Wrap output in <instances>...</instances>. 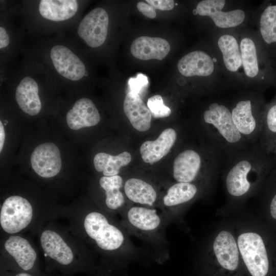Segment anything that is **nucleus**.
I'll use <instances>...</instances> for the list:
<instances>
[{
    "label": "nucleus",
    "mask_w": 276,
    "mask_h": 276,
    "mask_svg": "<svg viewBox=\"0 0 276 276\" xmlns=\"http://www.w3.org/2000/svg\"><path fill=\"white\" fill-rule=\"evenodd\" d=\"M103 209L84 206L65 207L64 218L72 231L89 247L100 254H116L124 246L126 237L122 229Z\"/></svg>",
    "instance_id": "obj_1"
},
{
    "label": "nucleus",
    "mask_w": 276,
    "mask_h": 276,
    "mask_svg": "<svg viewBox=\"0 0 276 276\" xmlns=\"http://www.w3.org/2000/svg\"><path fill=\"white\" fill-rule=\"evenodd\" d=\"M64 215L65 207L37 204L24 196L10 195L1 203V229L5 235L37 234L48 222Z\"/></svg>",
    "instance_id": "obj_2"
},
{
    "label": "nucleus",
    "mask_w": 276,
    "mask_h": 276,
    "mask_svg": "<svg viewBox=\"0 0 276 276\" xmlns=\"http://www.w3.org/2000/svg\"><path fill=\"white\" fill-rule=\"evenodd\" d=\"M263 152L258 144L249 145L223 159L225 187L230 195L240 197L250 192L254 182L268 167Z\"/></svg>",
    "instance_id": "obj_3"
},
{
    "label": "nucleus",
    "mask_w": 276,
    "mask_h": 276,
    "mask_svg": "<svg viewBox=\"0 0 276 276\" xmlns=\"http://www.w3.org/2000/svg\"><path fill=\"white\" fill-rule=\"evenodd\" d=\"M53 220L36 234L44 257L61 265L68 266L92 254L90 249L72 231L68 225Z\"/></svg>",
    "instance_id": "obj_4"
},
{
    "label": "nucleus",
    "mask_w": 276,
    "mask_h": 276,
    "mask_svg": "<svg viewBox=\"0 0 276 276\" xmlns=\"http://www.w3.org/2000/svg\"><path fill=\"white\" fill-rule=\"evenodd\" d=\"M203 121L208 132V144L223 159L250 145L238 131L226 106L216 102L210 104L203 112Z\"/></svg>",
    "instance_id": "obj_5"
},
{
    "label": "nucleus",
    "mask_w": 276,
    "mask_h": 276,
    "mask_svg": "<svg viewBox=\"0 0 276 276\" xmlns=\"http://www.w3.org/2000/svg\"><path fill=\"white\" fill-rule=\"evenodd\" d=\"M222 156L217 151L204 157L195 150H184L174 160L173 177L178 182L192 183L204 168L217 171L222 167Z\"/></svg>",
    "instance_id": "obj_6"
},
{
    "label": "nucleus",
    "mask_w": 276,
    "mask_h": 276,
    "mask_svg": "<svg viewBox=\"0 0 276 276\" xmlns=\"http://www.w3.org/2000/svg\"><path fill=\"white\" fill-rule=\"evenodd\" d=\"M237 245L251 275L266 276L269 269V261L261 236L254 232L242 233L238 238Z\"/></svg>",
    "instance_id": "obj_7"
},
{
    "label": "nucleus",
    "mask_w": 276,
    "mask_h": 276,
    "mask_svg": "<svg viewBox=\"0 0 276 276\" xmlns=\"http://www.w3.org/2000/svg\"><path fill=\"white\" fill-rule=\"evenodd\" d=\"M1 255L12 259L25 271L31 270L38 258L35 246L22 235H5L1 240Z\"/></svg>",
    "instance_id": "obj_8"
},
{
    "label": "nucleus",
    "mask_w": 276,
    "mask_h": 276,
    "mask_svg": "<svg viewBox=\"0 0 276 276\" xmlns=\"http://www.w3.org/2000/svg\"><path fill=\"white\" fill-rule=\"evenodd\" d=\"M108 23L107 12L102 8H96L86 14L80 22L78 34L88 46L100 47L106 39Z\"/></svg>",
    "instance_id": "obj_9"
},
{
    "label": "nucleus",
    "mask_w": 276,
    "mask_h": 276,
    "mask_svg": "<svg viewBox=\"0 0 276 276\" xmlns=\"http://www.w3.org/2000/svg\"><path fill=\"white\" fill-rule=\"evenodd\" d=\"M32 168L39 176L52 178L60 172L62 161L59 149L53 143L47 142L36 146L32 152Z\"/></svg>",
    "instance_id": "obj_10"
},
{
    "label": "nucleus",
    "mask_w": 276,
    "mask_h": 276,
    "mask_svg": "<svg viewBox=\"0 0 276 276\" xmlns=\"http://www.w3.org/2000/svg\"><path fill=\"white\" fill-rule=\"evenodd\" d=\"M231 112L235 125L247 142L258 144L263 123L254 114L251 101H238Z\"/></svg>",
    "instance_id": "obj_11"
},
{
    "label": "nucleus",
    "mask_w": 276,
    "mask_h": 276,
    "mask_svg": "<svg viewBox=\"0 0 276 276\" xmlns=\"http://www.w3.org/2000/svg\"><path fill=\"white\" fill-rule=\"evenodd\" d=\"M50 57L57 72L64 78L77 81L84 76V63L67 47L62 45L54 46L51 50Z\"/></svg>",
    "instance_id": "obj_12"
},
{
    "label": "nucleus",
    "mask_w": 276,
    "mask_h": 276,
    "mask_svg": "<svg viewBox=\"0 0 276 276\" xmlns=\"http://www.w3.org/2000/svg\"><path fill=\"white\" fill-rule=\"evenodd\" d=\"M225 3L224 0H203L196 6V12L201 16H210L215 24L221 28L236 27L245 18L242 10L237 9L228 12L221 11Z\"/></svg>",
    "instance_id": "obj_13"
},
{
    "label": "nucleus",
    "mask_w": 276,
    "mask_h": 276,
    "mask_svg": "<svg viewBox=\"0 0 276 276\" xmlns=\"http://www.w3.org/2000/svg\"><path fill=\"white\" fill-rule=\"evenodd\" d=\"M124 213L127 223L138 232L154 233L162 226V218L154 208L133 206Z\"/></svg>",
    "instance_id": "obj_14"
},
{
    "label": "nucleus",
    "mask_w": 276,
    "mask_h": 276,
    "mask_svg": "<svg viewBox=\"0 0 276 276\" xmlns=\"http://www.w3.org/2000/svg\"><path fill=\"white\" fill-rule=\"evenodd\" d=\"M100 119L95 105L87 98L78 100L66 116L67 126L75 130L95 126L99 123Z\"/></svg>",
    "instance_id": "obj_15"
},
{
    "label": "nucleus",
    "mask_w": 276,
    "mask_h": 276,
    "mask_svg": "<svg viewBox=\"0 0 276 276\" xmlns=\"http://www.w3.org/2000/svg\"><path fill=\"white\" fill-rule=\"evenodd\" d=\"M176 139V131L169 128L165 129L155 140L144 142L140 148L142 159L150 165L157 162L169 152Z\"/></svg>",
    "instance_id": "obj_16"
},
{
    "label": "nucleus",
    "mask_w": 276,
    "mask_h": 276,
    "mask_svg": "<svg viewBox=\"0 0 276 276\" xmlns=\"http://www.w3.org/2000/svg\"><path fill=\"white\" fill-rule=\"evenodd\" d=\"M213 250L219 264L229 270H235L239 263V249L233 235L221 231L215 238Z\"/></svg>",
    "instance_id": "obj_17"
},
{
    "label": "nucleus",
    "mask_w": 276,
    "mask_h": 276,
    "mask_svg": "<svg viewBox=\"0 0 276 276\" xmlns=\"http://www.w3.org/2000/svg\"><path fill=\"white\" fill-rule=\"evenodd\" d=\"M170 46L165 39L141 36L132 43L130 52L135 58L141 60L163 59L169 53Z\"/></svg>",
    "instance_id": "obj_18"
},
{
    "label": "nucleus",
    "mask_w": 276,
    "mask_h": 276,
    "mask_svg": "<svg viewBox=\"0 0 276 276\" xmlns=\"http://www.w3.org/2000/svg\"><path fill=\"white\" fill-rule=\"evenodd\" d=\"M123 109L135 129L145 131L150 128L151 113L139 95L129 91L125 98Z\"/></svg>",
    "instance_id": "obj_19"
},
{
    "label": "nucleus",
    "mask_w": 276,
    "mask_h": 276,
    "mask_svg": "<svg viewBox=\"0 0 276 276\" xmlns=\"http://www.w3.org/2000/svg\"><path fill=\"white\" fill-rule=\"evenodd\" d=\"M104 192L103 210L112 214L122 212L125 204V197L121 189L123 187L122 177L119 175L102 176L99 181Z\"/></svg>",
    "instance_id": "obj_20"
},
{
    "label": "nucleus",
    "mask_w": 276,
    "mask_h": 276,
    "mask_svg": "<svg viewBox=\"0 0 276 276\" xmlns=\"http://www.w3.org/2000/svg\"><path fill=\"white\" fill-rule=\"evenodd\" d=\"M177 67L183 76H208L213 72V59L205 52L193 51L182 57L178 61Z\"/></svg>",
    "instance_id": "obj_21"
},
{
    "label": "nucleus",
    "mask_w": 276,
    "mask_h": 276,
    "mask_svg": "<svg viewBox=\"0 0 276 276\" xmlns=\"http://www.w3.org/2000/svg\"><path fill=\"white\" fill-rule=\"evenodd\" d=\"M15 99L21 109L30 116L38 114L41 110L38 86L30 77H26L21 80L16 89Z\"/></svg>",
    "instance_id": "obj_22"
},
{
    "label": "nucleus",
    "mask_w": 276,
    "mask_h": 276,
    "mask_svg": "<svg viewBox=\"0 0 276 276\" xmlns=\"http://www.w3.org/2000/svg\"><path fill=\"white\" fill-rule=\"evenodd\" d=\"M127 198L133 203L149 208H154L157 198L154 188L147 182L136 178L127 179L124 185Z\"/></svg>",
    "instance_id": "obj_23"
},
{
    "label": "nucleus",
    "mask_w": 276,
    "mask_h": 276,
    "mask_svg": "<svg viewBox=\"0 0 276 276\" xmlns=\"http://www.w3.org/2000/svg\"><path fill=\"white\" fill-rule=\"evenodd\" d=\"M78 9L75 0H41L39 4V11L45 19L54 21L67 20L74 16Z\"/></svg>",
    "instance_id": "obj_24"
},
{
    "label": "nucleus",
    "mask_w": 276,
    "mask_h": 276,
    "mask_svg": "<svg viewBox=\"0 0 276 276\" xmlns=\"http://www.w3.org/2000/svg\"><path fill=\"white\" fill-rule=\"evenodd\" d=\"M131 160L130 154L123 152L117 155L100 152L94 158V165L98 172H102L104 176H112L118 175L120 168L128 165Z\"/></svg>",
    "instance_id": "obj_25"
},
{
    "label": "nucleus",
    "mask_w": 276,
    "mask_h": 276,
    "mask_svg": "<svg viewBox=\"0 0 276 276\" xmlns=\"http://www.w3.org/2000/svg\"><path fill=\"white\" fill-rule=\"evenodd\" d=\"M198 191L196 186L190 182H178L171 186L163 198L166 207H174L191 200Z\"/></svg>",
    "instance_id": "obj_26"
},
{
    "label": "nucleus",
    "mask_w": 276,
    "mask_h": 276,
    "mask_svg": "<svg viewBox=\"0 0 276 276\" xmlns=\"http://www.w3.org/2000/svg\"><path fill=\"white\" fill-rule=\"evenodd\" d=\"M224 65L231 72H236L242 65L241 54L236 39L232 35H224L218 41Z\"/></svg>",
    "instance_id": "obj_27"
},
{
    "label": "nucleus",
    "mask_w": 276,
    "mask_h": 276,
    "mask_svg": "<svg viewBox=\"0 0 276 276\" xmlns=\"http://www.w3.org/2000/svg\"><path fill=\"white\" fill-rule=\"evenodd\" d=\"M242 64L245 74L251 78L257 75L259 71L256 49L253 41L243 38L240 43Z\"/></svg>",
    "instance_id": "obj_28"
},
{
    "label": "nucleus",
    "mask_w": 276,
    "mask_h": 276,
    "mask_svg": "<svg viewBox=\"0 0 276 276\" xmlns=\"http://www.w3.org/2000/svg\"><path fill=\"white\" fill-rule=\"evenodd\" d=\"M260 32L266 43L276 42V5L268 6L262 14Z\"/></svg>",
    "instance_id": "obj_29"
},
{
    "label": "nucleus",
    "mask_w": 276,
    "mask_h": 276,
    "mask_svg": "<svg viewBox=\"0 0 276 276\" xmlns=\"http://www.w3.org/2000/svg\"><path fill=\"white\" fill-rule=\"evenodd\" d=\"M276 135V104L268 111L264 122L263 123L258 144H264L270 137Z\"/></svg>",
    "instance_id": "obj_30"
},
{
    "label": "nucleus",
    "mask_w": 276,
    "mask_h": 276,
    "mask_svg": "<svg viewBox=\"0 0 276 276\" xmlns=\"http://www.w3.org/2000/svg\"><path fill=\"white\" fill-rule=\"evenodd\" d=\"M147 104L152 116L155 118L167 117L171 113L170 108L164 104L162 96L159 95L149 98Z\"/></svg>",
    "instance_id": "obj_31"
},
{
    "label": "nucleus",
    "mask_w": 276,
    "mask_h": 276,
    "mask_svg": "<svg viewBox=\"0 0 276 276\" xmlns=\"http://www.w3.org/2000/svg\"><path fill=\"white\" fill-rule=\"evenodd\" d=\"M148 83L147 77L143 74H139L135 78H130L129 79L128 85L130 91L140 96L145 91Z\"/></svg>",
    "instance_id": "obj_32"
},
{
    "label": "nucleus",
    "mask_w": 276,
    "mask_h": 276,
    "mask_svg": "<svg viewBox=\"0 0 276 276\" xmlns=\"http://www.w3.org/2000/svg\"><path fill=\"white\" fill-rule=\"evenodd\" d=\"M146 2L153 8L160 10H170L175 4L173 0H146Z\"/></svg>",
    "instance_id": "obj_33"
},
{
    "label": "nucleus",
    "mask_w": 276,
    "mask_h": 276,
    "mask_svg": "<svg viewBox=\"0 0 276 276\" xmlns=\"http://www.w3.org/2000/svg\"><path fill=\"white\" fill-rule=\"evenodd\" d=\"M137 8L144 16L149 18H154L156 13L154 8L149 4L144 2H140L137 4Z\"/></svg>",
    "instance_id": "obj_34"
},
{
    "label": "nucleus",
    "mask_w": 276,
    "mask_h": 276,
    "mask_svg": "<svg viewBox=\"0 0 276 276\" xmlns=\"http://www.w3.org/2000/svg\"><path fill=\"white\" fill-rule=\"evenodd\" d=\"M10 43L9 35L4 28L0 27V48L7 47Z\"/></svg>",
    "instance_id": "obj_35"
},
{
    "label": "nucleus",
    "mask_w": 276,
    "mask_h": 276,
    "mask_svg": "<svg viewBox=\"0 0 276 276\" xmlns=\"http://www.w3.org/2000/svg\"><path fill=\"white\" fill-rule=\"evenodd\" d=\"M5 130L2 121H0V152H1L5 141Z\"/></svg>",
    "instance_id": "obj_36"
},
{
    "label": "nucleus",
    "mask_w": 276,
    "mask_h": 276,
    "mask_svg": "<svg viewBox=\"0 0 276 276\" xmlns=\"http://www.w3.org/2000/svg\"><path fill=\"white\" fill-rule=\"evenodd\" d=\"M270 212L272 218L276 220V194L271 199L270 204Z\"/></svg>",
    "instance_id": "obj_37"
},
{
    "label": "nucleus",
    "mask_w": 276,
    "mask_h": 276,
    "mask_svg": "<svg viewBox=\"0 0 276 276\" xmlns=\"http://www.w3.org/2000/svg\"><path fill=\"white\" fill-rule=\"evenodd\" d=\"M15 276H33L32 274L28 272H20L16 274Z\"/></svg>",
    "instance_id": "obj_38"
}]
</instances>
